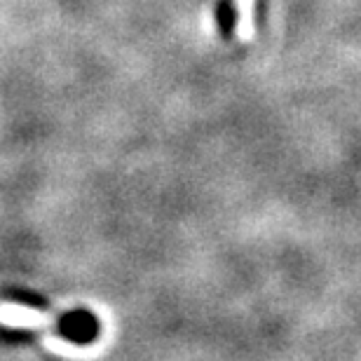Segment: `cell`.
Here are the masks:
<instances>
[{
	"label": "cell",
	"mask_w": 361,
	"mask_h": 361,
	"mask_svg": "<svg viewBox=\"0 0 361 361\" xmlns=\"http://www.w3.org/2000/svg\"><path fill=\"white\" fill-rule=\"evenodd\" d=\"M0 319L12 324V326H38L42 322L47 324V317L31 312V310H26V307H14V305L0 307Z\"/></svg>",
	"instance_id": "6da1fadb"
},
{
	"label": "cell",
	"mask_w": 361,
	"mask_h": 361,
	"mask_svg": "<svg viewBox=\"0 0 361 361\" xmlns=\"http://www.w3.org/2000/svg\"><path fill=\"white\" fill-rule=\"evenodd\" d=\"M237 33L242 40L254 35V0H237Z\"/></svg>",
	"instance_id": "7a4b0ae2"
}]
</instances>
